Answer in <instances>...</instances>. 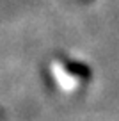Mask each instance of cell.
Instances as JSON below:
<instances>
[{"mask_svg":"<svg viewBox=\"0 0 119 121\" xmlns=\"http://www.w3.org/2000/svg\"><path fill=\"white\" fill-rule=\"evenodd\" d=\"M50 73L53 75V78H55L59 89L64 91V93H73V91H76L78 84H80L76 77L71 75V73L64 68V64L59 62V60H55V62L50 64Z\"/></svg>","mask_w":119,"mask_h":121,"instance_id":"obj_1","label":"cell"}]
</instances>
